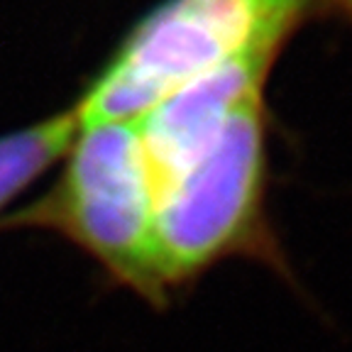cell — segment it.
<instances>
[{"label": "cell", "mask_w": 352, "mask_h": 352, "mask_svg": "<svg viewBox=\"0 0 352 352\" xmlns=\"http://www.w3.org/2000/svg\"><path fill=\"white\" fill-rule=\"evenodd\" d=\"M264 96L245 103L218 138L157 186L154 257L166 298L186 292L215 264L254 259L294 281L267 215Z\"/></svg>", "instance_id": "cell-1"}, {"label": "cell", "mask_w": 352, "mask_h": 352, "mask_svg": "<svg viewBox=\"0 0 352 352\" xmlns=\"http://www.w3.org/2000/svg\"><path fill=\"white\" fill-rule=\"evenodd\" d=\"M296 0H164L132 25L76 100L81 125L140 120L179 88L257 52L281 54Z\"/></svg>", "instance_id": "cell-2"}, {"label": "cell", "mask_w": 352, "mask_h": 352, "mask_svg": "<svg viewBox=\"0 0 352 352\" xmlns=\"http://www.w3.org/2000/svg\"><path fill=\"white\" fill-rule=\"evenodd\" d=\"M59 182L10 218L47 228L96 259L113 284L166 308L154 257L157 186L138 120L86 122L64 157Z\"/></svg>", "instance_id": "cell-3"}, {"label": "cell", "mask_w": 352, "mask_h": 352, "mask_svg": "<svg viewBox=\"0 0 352 352\" xmlns=\"http://www.w3.org/2000/svg\"><path fill=\"white\" fill-rule=\"evenodd\" d=\"M276 52H257L220 66L157 103L138 120L154 186L204 152L245 103L262 98Z\"/></svg>", "instance_id": "cell-4"}, {"label": "cell", "mask_w": 352, "mask_h": 352, "mask_svg": "<svg viewBox=\"0 0 352 352\" xmlns=\"http://www.w3.org/2000/svg\"><path fill=\"white\" fill-rule=\"evenodd\" d=\"M81 127L76 105L0 138V210L47 169L64 160Z\"/></svg>", "instance_id": "cell-5"}, {"label": "cell", "mask_w": 352, "mask_h": 352, "mask_svg": "<svg viewBox=\"0 0 352 352\" xmlns=\"http://www.w3.org/2000/svg\"><path fill=\"white\" fill-rule=\"evenodd\" d=\"M308 20L314 17H328L340 20L352 28V0H296Z\"/></svg>", "instance_id": "cell-6"}]
</instances>
